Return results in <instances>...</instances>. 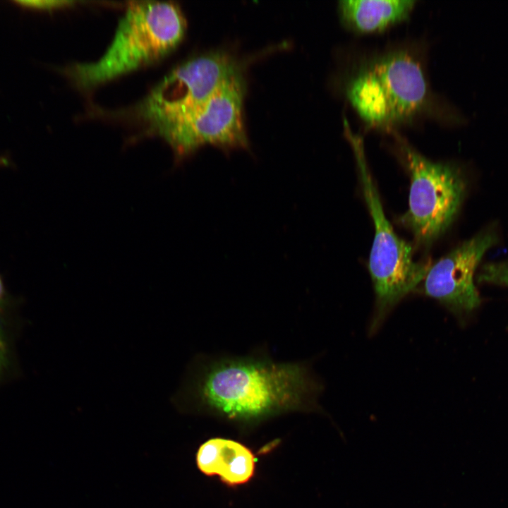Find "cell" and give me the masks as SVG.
Here are the masks:
<instances>
[{
	"mask_svg": "<svg viewBox=\"0 0 508 508\" xmlns=\"http://www.w3.org/2000/svg\"><path fill=\"white\" fill-rule=\"evenodd\" d=\"M320 389L304 364L276 363L259 356L229 357L193 368L174 401L231 418L255 420L317 408Z\"/></svg>",
	"mask_w": 508,
	"mask_h": 508,
	"instance_id": "cell-1",
	"label": "cell"
},
{
	"mask_svg": "<svg viewBox=\"0 0 508 508\" xmlns=\"http://www.w3.org/2000/svg\"><path fill=\"white\" fill-rule=\"evenodd\" d=\"M344 95L370 128L397 131L421 117L442 116L452 123L465 119L442 106L428 81L423 63L411 49H389L361 61L344 80Z\"/></svg>",
	"mask_w": 508,
	"mask_h": 508,
	"instance_id": "cell-2",
	"label": "cell"
},
{
	"mask_svg": "<svg viewBox=\"0 0 508 508\" xmlns=\"http://www.w3.org/2000/svg\"><path fill=\"white\" fill-rule=\"evenodd\" d=\"M186 28L183 14L174 3H133L104 54L95 62L72 64L64 73L78 87L90 89L164 58L181 42Z\"/></svg>",
	"mask_w": 508,
	"mask_h": 508,
	"instance_id": "cell-3",
	"label": "cell"
},
{
	"mask_svg": "<svg viewBox=\"0 0 508 508\" xmlns=\"http://www.w3.org/2000/svg\"><path fill=\"white\" fill-rule=\"evenodd\" d=\"M348 123L344 124V134L355 157L363 198L374 224L368 262L375 294V309L370 327L373 332L392 308L424 280L431 264L429 260L415 261L412 247L394 231L368 164L363 140Z\"/></svg>",
	"mask_w": 508,
	"mask_h": 508,
	"instance_id": "cell-4",
	"label": "cell"
},
{
	"mask_svg": "<svg viewBox=\"0 0 508 508\" xmlns=\"http://www.w3.org/2000/svg\"><path fill=\"white\" fill-rule=\"evenodd\" d=\"M391 135L411 177L409 209L399 222L411 231L416 244L428 247L456 216L465 193V182L454 165L433 162L397 131Z\"/></svg>",
	"mask_w": 508,
	"mask_h": 508,
	"instance_id": "cell-5",
	"label": "cell"
},
{
	"mask_svg": "<svg viewBox=\"0 0 508 508\" xmlns=\"http://www.w3.org/2000/svg\"><path fill=\"white\" fill-rule=\"evenodd\" d=\"M246 84L241 70L228 78L201 106L177 120L147 128L162 137L181 159L205 144L247 148L242 108Z\"/></svg>",
	"mask_w": 508,
	"mask_h": 508,
	"instance_id": "cell-6",
	"label": "cell"
},
{
	"mask_svg": "<svg viewBox=\"0 0 508 508\" xmlns=\"http://www.w3.org/2000/svg\"><path fill=\"white\" fill-rule=\"evenodd\" d=\"M233 58L211 52L181 64L162 79L134 107L131 114L147 128L181 119L201 106L239 71Z\"/></svg>",
	"mask_w": 508,
	"mask_h": 508,
	"instance_id": "cell-7",
	"label": "cell"
},
{
	"mask_svg": "<svg viewBox=\"0 0 508 508\" xmlns=\"http://www.w3.org/2000/svg\"><path fill=\"white\" fill-rule=\"evenodd\" d=\"M495 231H482L437 260L424 279V293L455 313H468L480 303L474 273L486 251L496 244Z\"/></svg>",
	"mask_w": 508,
	"mask_h": 508,
	"instance_id": "cell-8",
	"label": "cell"
},
{
	"mask_svg": "<svg viewBox=\"0 0 508 508\" xmlns=\"http://www.w3.org/2000/svg\"><path fill=\"white\" fill-rule=\"evenodd\" d=\"M196 462L203 473L218 475L222 480L232 485L247 482L255 467L254 456L247 447L222 438L203 443L198 450Z\"/></svg>",
	"mask_w": 508,
	"mask_h": 508,
	"instance_id": "cell-9",
	"label": "cell"
},
{
	"mask_svg": "<svg viewBox=\"0 0 508 508\" xmlns=\"http://www.w3.org/2000/svg\"><path fill=\"white\" fill-rule=\"evenodd\" d=\"M414 0H341L338 12L344 25L359 33L380 32L406 20Z\"/></svg>",
	"mask_w": 508,
	"mask_h": 508,
	"instance_id": "cell-10",
	"label": "cell"
},
{
	"mask_svg": "<svg viewBox=\"0 0 508 508\" xmlns=\"http://www.w3.org/2000/svg\"><path fill=\"white\" fill-rule=\"evenodd\" d=\"M477 280L508 286V262L485 264L478 274Z\"/></svg>",
	"mask_w": 508,
	"mask_h": 508,
	"instance_id": "cell-11",
	"label": "cell"
},
{
	"mask_svg": "<svg viewBox=\"0 0 508 508\" xmlns=\"http://www.w3.org/2000/svg\"><path fill=\"white\" fill-rule=\"evenodd\" d=\"M18 6L27 9L47 10L66 6L72 1H16Z\"/></svg>",
	"mask_w": 508,
	"mask_h": 508,
	"instance_id": "cell-12",
	"label": "cell"
},
{
	"mask_svg": "<svg viewBox=\"0 0 508 508\" xmlns=\"http://www.w3.org/2000/svg\"><path fill=\"white\" fill-rule=\"evenodd\" d=\"M7 359V346L4 337V333L0 327V375L6 368Z\"/></svg>",
	"mask_w": 508,
	"mask_h": 508,
	"instance_id": "cell-13",
	"label": "cell"
},
{
	"mask_svg": "<svg viewBox=\"0 0 508 508\" xmlns=\"http://www.w3.org/2000/svg\"><path fill=\"white\" fill-rule=\"evenodd\" d=\"M7 301L8 294L0 276V310L6 305Z\"/></svg>",
	"mask_w": 508,
	"mask_h": 508,
	"instance_id": "cell-14",
	"label": "cell"
}]
</instances>
